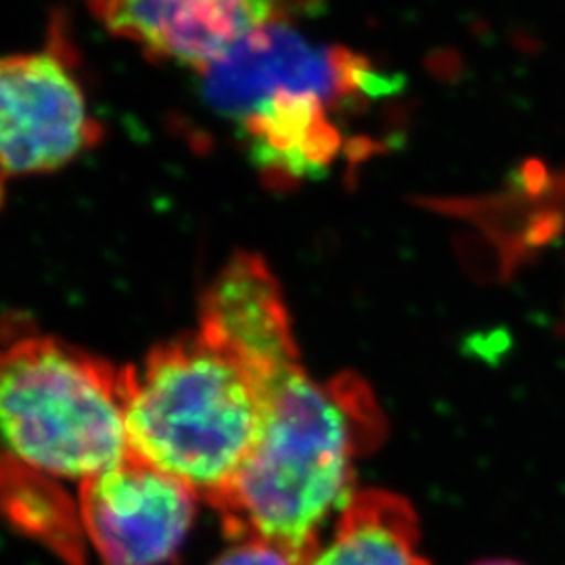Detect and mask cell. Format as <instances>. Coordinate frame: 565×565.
Masks as SVG:
<instances>
[{
  "label": "cell",
  "mask_w": 565,
  "mask_h": 565,
  "mask_svg": "<svg viewBox=\"0 0 565 565\" xmlns=\"http://www.w3.org/2000/svg\"><path fill=\"white\" fill-rule=\"evenodd\" d=\"M384 429L371 390L352 375L312 380L302 364L266 387L256 445L214 509L233 541L263 539L302 559L319 546L324 520L342 511L354 461Z\"/></svg>",
  "instance_id": "cell-1"
},
{
  "label": "cell",
  "mask_w": 565,
  "mask_h": 565,
  "mask_svg": "<svg viewBox=\"0 0 565 565\" xmlns=\"http://www.w3.org/2000/svg\"><path fill=\"white\" fill-rule=\"evenodd\" d=\"M128 455L126 369L9 327L0 335V494L81 497Z\"/></svg>",
  "instance_id": "cell-2"
},
{
  "label": "cell",
  "mask_w": 565,
  "mask_h": 565,
  "mask_svg": "<svg viewBox=\"0 0 565 565\" xmlns=\"http://www.w3.org/2000/svg\"><path fill=\"white\" fill-rule=\"evenodd\" d=\"M205 102L233 121L258 170L275 184L312 179L338 160L333 114L380 88L373 65L270 23L202 72Z\"/></svg>",
  "instance_id": "cell-3"
},
{
  "label": "cell",
  "mask_w": 565,
  "mask_h": 565,
  "mask_svg": "<svg viewBox=\"0 0 565 565\" xmlns=\"http://www.w3.org/2000/svg\"><path fill=\"white\" fill-rule=\"evenodd\" d=\"M266 390L247 364L195 331L126 369L130 455L214 507L260 436Z\"/></svg>",
  "instance_id": "cell-4"
},
{
  "label": "cell",
  "mask_w": 565,
  "mask_h": 565,
  "mask_svg": "<svg viewBox=\"0 0 565 565\" xmlns=\"http://www.w3.org/2000/svg\"><path fill=\"white\" fill-rule=\"evenodd\" d=\"M102 139L61 34L44 51L0 55V207L9 182L60 172Z\"/></svg>",
  "instance_id": "cell-5"
},
{
  "label": "cell",
  "mask_w": 565,
  "mask_h": 565,
  "mask_svg": "<svg viewBox=\"0 0 565 565\" xmlns=\"http://www.w3.org/2000/svg\"><path fill=\"white\" fill-rule=\"evenodd\" d=\"M200 497L162 469L128 455L82 486L81 524L99 565H170Z\"/></svg>",
  "instance_id": "cell-6"
},
{
  "label": "cell",
  "mask_w": 565,
  "mask_h": 565,
  "mask_svg": "<svg viewBox=\"0 0 565 565\" xmlns=\"http://www.w3.org/2000/svg\"><path fill=\"white\" fill-rule=\"evenodd\" d=\"M105 30L147 57L202 74L270 23L308 11L300 0H88Z\"/></svg>",
  "instance_id": "cell-7"
},
{
  "label": "cell",
  "mask_w": 565,
  "mask_h": 565,
  "mask_svg": "<svg viewBox=\"0 0 565 565\" xmlns=\"http://www.w3.org/2000/svg\"><path fill=\"white\" fill-rule=\"evenodd\" d=\"M200 331L252 369L264 390L298 366L281 287L263 258L233 256L203 294Z\"/></svg>",
  "instance_id": "cell-8"
},
{
  "label": "cell",
  "mask_w": 565,
  "mask_h": 565,
  "mask_svg": "<svg viewBox=\"0 0 565 565\" xmlns=\"http://www.w3.org/2000/svg\"><path fill=\"white\" fill-rule=\"evenodd\" d=\"M306 565H429L419 551V522L403 497L356 490L340 511L327 545Z\"/></svg>",
  "instance_id": "cell-9"
},
{
  "label": "cell",
  "mask_w": 565,
  "mask_h": 565,
  "mask_svg": "<svg viewBox=\"0 0 565 565\" xmlns=\"http://www.w3.org/2000/svg\"><path fill=\"white\" fill-rule=\"evenodd\" d=\"M212 565H306L302 559L263 539H242Z\"/></svg>",
  "instance_id": "cell-10"
},
{
  "label": "cell",
  "mask_w": 565,
  "mask_h": 565,
  "mask_svg": "<svg viewBox=\"0 0 565 565\" xmlns=\"http://www.w3.org/2000/svg\"><path fill=\"white\" fill-rule=\"evenodd\" d=\"M476 565H520L515 564V562H507V559H488V562H482V564Z\"/></svg>",
  "instance_id": "cell-11"
},
{
  "label": "cell",
  "mask_w": 565,
  "mask_h": 565,
  "mask_svg": "<svg viewBox=\"0 0 565 565\" xmlns=\"http://www.w3.org/2000/svg\"><path fill=\"white\" fill-rule=\"evenodd\" d=\"M300 2H303V4H308V7H312V4H317L319 0H300Z\"/></svg>",
  "instance_id": "cell-12"
}]
</instances>
